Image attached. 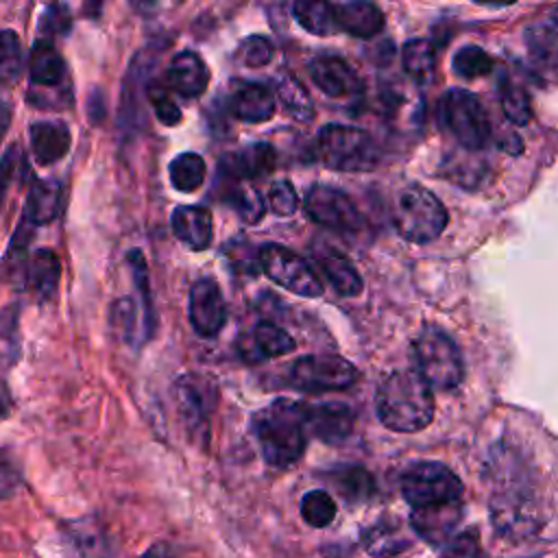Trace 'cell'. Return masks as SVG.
<instances>
[{
	"mask_svg": "<svg viewBox=\"0 0 558 558\" xmlns=\"http://www.w3.org/2000/svg\"><path fill=\"white\" fill-rule=\"evenodd\" d=\"M275 100L296 122H310L314 118V100L310 92L290 74H281L275 78Z\"/></svg>",
	"mask_w": 558,
	"mask_h": 558,
	"instance_id": "83f0119b",
	"label": "cell"
},
{
	"mask_svg": "<svg viewBox=\"0 0 558 558\" xmlns=\"http://www.w3.org/2000/svg\"><path fill=\"white\" fill-rule=\"evenodd\" d=\"M316 153L327 168L342 172H366L381 163L377 142L364 129L327 124L316 135Z\"/></svg>",
	"mask_w": 558,
	"mask_h": 558,
	"instance_id": "277c9868",
	"label": "cell"
},
{
	"mask_svg": "<svg viewBox=\"0 0 558 558\" xmlns=\"http://www.w3.org/2000/svg\"><path fill=\"white\" fill-rule=\"evenodd\" d=\"M451 68L462 78H480L493 70V59L482 46L469 44L458 48V52L451 59Z\"/></svg>",
	"mask_w": 558,
	"mask_h": 558,
	"instance_id": "f35d334b",
	"label": "cell"
},
{
	"mask_svg": "<svg viewBox=\"0 0 558 558\" xmlns=\"http://www.w3.org/2000/svg\"><path fill=\"white\" fill-rule=\"evenodd\" d=\"M238 57L248 68H262L272 59V44L264 35H251L240 44Z\"/></svg>",
	"mask_w": 558,
	"mask_h": 558,
	"instance_id": "ee69618b",
	"label": "cell"
},
{
	"mask_svg": "<svg viewBox=\"0 0 558 558\" xmlns=\"http://www.w3.org/2000/svg\"><path fill=\"white\" fill-rule=\"evenodd\" d=\"M140 558H174V554L168 543H155Z\"/></svg>",
	"mask_w": 558,
	"mask_h": 558,
	"instance_id": "f907efd6",
	"label": "cell"
},
{
	"mask_svg": "<svg viewBox=\"0 0 558 558\" xmlns=\"http://www.w3.org/2000/svg\"><path fill=\"white\" fill-rule=\"evenodd\" d=\"M434 392L414 368L390 371L377 386L375 412L384 427L399 434L425 429L434 418Z\"/></svg>",
	"mask_w": 558,
	"mask_h": 558,
	"instance_id": "6da1fadb",
	"label": "cell"
},
{
	"mask_svg": "<svg viewBox=\"0 0 558 558\" xmlns=\"http://www.w3.org/2000/svg\"><path fill=\"white\" fill-rule=\"evenodd\" d=\"M61 279V262L54 251L37 248L24 259V286L39 299L48 301L54 296Z\"/></svg>",
	"mask_w": 558,
	"mask_h": 558,
	"instance_id": "4316f807",
	"label": "cell"
},
{
	"mask_svg": "<svg viewBox=\"0 0 558 558\" xmlns=\"http://www.w3.org/2000/svg\"><path fill=\"white\" fill-rule=\"evenodd\" d=\"M462 504L460 501H447V504H432L412 508L410 525L416 532L418 538H423L429 545H442L453 536V530L462 521Z\"/></svg>",
	"mask_w": 558,
	"mask_h": 558,
	"instance_id": "e0dca14e",
	"label": "cell"
},
{
	"mask_svg": "<svg viewBox=\"0 0 558 558\" xmlns=\"http://www.w3.org/2000/svg\"><path fill=\"white\" fill-rule=\"evenodd\" d=\"M357 368L353 362L323 353V355H303L294 360L288 368V381L301 392H329L347 390L357 379Z\"/></svg>",
	"mask_w": 558,
	"mask_h": 558,
	"instance_id": "9c48e42d",
	"label": "cell"
},
{
	"mask_svg": "<svg viewBox=\"0 0 558 558\" xmlns=\"http://www.w3.org/2000/svg\"><path fill=\"white\" fill-rule=\"evenodd\" d=\"M399 488L403 499L412 508L460 501L462 482L460 477L442 462L421 460L412 462L399 477Z\"/></svg>",
	"mask_w": 558,
	"mask_h": 558,
	"instance_id": "52a82bcc",
	"label": "cell"
},
{
	"mask_svg": "<svg viewBox=\"0 0 558 558\" xmlns=\"http://www.w3.org/2000/svg\"><path fill=\"white\" fill-rule=\"evenodd\" d=\"M11 412V395L7 386L0 381V418H7Z\"/></svg>",
	"mask_w": 558,
	"mask_h": 558,
	"instance_id": "f5cc1de1",
	"label": "cell"
},
{
	"mask_svg": "<svg viewBox=\"0 0 558 558\" xmlns=\"http://www.w3.org/2000/svg\"><path fill=\"white\" fill-rule=\"evenodd\" d=\"M61 201H63V187L59 181H52V179L33 181L28 187L20 225L35 231V227L54 220L61 211Z\"/></svg>",
	"mask_w": 558,
	"mask_h": 558,
	"instance_id": "603a6c76",
	"label": "cell"
},
{
	"mask_svg": "<svg viewBox=\"0 0 558 558\" xmlns=\"http://www.w3.org/2000/svg\"><path fill=\"white\" fill-rule=\"evenodd\" d=\"M168 89L177 92L183 98H196L207 89L209 70L205 61L194 50H181L170 59L166 70Z\"/></svg>",
	"mask_w": 558,
	"mask_h": 558,
	"instance_id": "ffe728a7",
	"label": "cell"
},
{
	"mask_svg": "<svg viewBox=\"0 0 558 558\" xmlns=\"http://www.w3.org/2000/svg\"><path fill=\"white\" fill-rule=\"evenodd\" d=\"M318 266L331 288L342 296H357L364 290V281L355 266L336 251H325L318 255Z\"/></svg>",
	"mask_w": 558,
	"mask_h": 558,
	"instance_id": "f1b7e54d",
	"label": "cell"
},
{
	"mask_svg": "<svg viewBox=\"0 0 558 558\" xmlns=\"http://www.w3.org/2000/svg\"><path fill=\"white\" fill-rule=\"evenodd\" d=\"M251 429L268 466L290 469L301 460L307 445L303 403L283 397L272 399L253 414Z\"/></svg>",
	"mask_w": 558,
	"mask_h": 558,
	"instance_id": "7a4b0ae2",
	"label": "cell"
},
{
	"mask_svg": "<svg viewBox=\"0 0 558 558\" xmlns=\"http://www.w3.org/2000/svg\"><path fill=\"white\" fill-rule=\"evenodd\" d=\"M59 541L65 558H116L113 538L96 514L61 521Z\"/></svg>",
	"mask_w": 558,
	"mask_h": 558,
	"instance_id": "4fadbf2b",
	"label": "cell"
},
{
	"mask_svg": "<svg viewBox=\"0 0 558 558\" xmlns=\"http://www.w3.org/2000/svg\"><path fill=\"white\" fill-rule=\"evenodd\" d=\"M490 519L495 530L508 538H525L543 525L534 499L521 490L495 495L490 499Z\"/></svg>",
	"mask_w": 558,
	"mask_h": 558,
	"instance_id": "5bb4252c",
	"label": "cell"
},
{
	"mask_svg": "<svg viewBox=\"0 0 558 558\" xmlns=\"http://www.w3.org/2000/svg\"><path fill=\"white\" fill-rule=\"evenodd\" d=\"M296 347L294 338L279 327L277 323L262 320L253 327L251 333L242 336L238 342V351L244 360L248 362H259V360H270L290 353Z\"/></svg>",
	"mask_w": 558,
	"mask_h": 558,
	"instance_id": "d6986e66",
	"label": "cell"
},
{
	"mask_svg": "<svg viewBox=\"0 0 558 558\" xmlns=\"http://www.w3.org/2000/svg\"><path fill=\"white\" fill-rule=\"evenodd\" d=\"M277 166V150L266 142H253L231 155H225L220 168L235 179H255L270 174Z\"/></svg>",
	"mask_w": 558,
	"mask_h": 558,
	"instance_id": "484cf974",
	"label": "cell"
},
{
	"mask_svg": "<svg viewBox=\"0 0 558 558\" xmlns=\"http://www.w3.org/2000/svg\"><path fill=\"white\" fill-rule=\"evenodd\" d=\"M442 122L447 131L453 135V140L471 150H480L490 140V120L475 94L469 89L453 87L445 94L442 107H440Z\"/></svg>",
	"mask_w": 558,
	"mask_h": 558,
	"instance_id": "ba28073f",
	"label": "cell"
},
{
	"mask_svg": "<svg viewBox=\"0 0 558 558\" xmlns=\"http://www.w3.org/2000/svg\"><path fill=\"white\" fill-rule=\"evenodd\" d=\"M268 203H270V209L277 216H292L296 211V205H299V196H296L294 185L288 179L275 181L268 190Z\"/></svg>",
	"mask_w": 558,
	"mask_h": 558,
	"instance_id": "f6af8a7d",
	"label": "cell"
},
{
	"mask_svg": "<svg viewBox=\"0 0 558 558\" xmlns=\"http://www.w3.org/2000/svg\"><path fill=\"white\" fill-rule=\"evenodd\" d=\"M362 547L373 558H395L410 547V538L395 523L377 521L362 532Z\"/></svg>",
	"mask_w": 558,
	"mask_h": 558,
	"instance_id": "f546056e",
	"label": "cell"
},
{
	"mask_svg": "<svg viewBox=\"0 0 558 558\" xmlns=\"http://www.w3.org/2000/svg\"><path fill=\"white\" fill-rule=\"evenodd\" d=\"M31 153L41 166H52L63 159L70 150L72 135L65 122L61 120H37L28 129Z\"/></svg>",
	"mask_w": 558,
	"mask_h": 558,
	"instance_id": "44dd1931",
	"label": "cell"
},
{
	"mask_svg": "<svg viewBox=\"0 0 558 558\" xmlns=\"http://www.w3.org/2000/svg\"><path fill=\"white\" fill-rule=\"evenodd\" d=\"M146 98H148V102H150L155 116L161 120V124L174 126V124L181 122L183 113H181L179 105L174 102V98H172V94H170L168 87H163V85H159V83H157V85L153 83V85L146 87Z\"/></svg>",
	"mask_w": 558,
	"mask_h": 558,
	"instance_id": "b9f144b4",
	"label": "cell"
},
{
	"mask_svg": "<svg viewBox=\"0 0 558 558\" xmlns=\"http://www.w3.org/2000/svg\"><path fill=\"white\" fill-rule=\"evenodd\" d=\"M525 44L532 54V59L541 68H551L554 65V50H556V24L554 20L545 24H534L532 28L525 31Z\"/></svg>",
	"mask_w": 558,
	"mask_h": 558,
	"instance_id": "74e56055",
	"label": "cell"
},
{
	"mask_svg": "<svg viewBox=\"0 0 558 558\" xmlns=\"http://www.w3.org/2000/svg\"><path fill=\"white\" fill-rule=\"evenodd\" d=\"M20 482H22V477H20V471L13 464V460L9 456L0 453V501L9 499L17 490Z\"/></svg>",
	"mask_w": 558,
	"mask_h": 558,
	"instance_id": "681fc988",
	"label": "cell"
},
{
	"mask_svg": "<svg viewBox=\"0 0 558 558\" xmlns=\"http://www.w3.org/2000/svg\"><path fill=\"white\" fill-rule=\"evenodd\" d=\"M331 11H333L336 28H342L349 35L362 37V39L377 35L386 24V17H384L381 9L373 2H366V0H351V2L331 4Z\"/></svg>",
	"mask_w": 558,
	"mask_h": 558,
	"instance_id": "cb8c5ba5",
	"label": "cell"
},
{
	"mask_svg": "<svg viewBox=\"0 0 558 558\" xmlns=\"http://www.w3.org/2000/svg\"><path fill=\"white\" fill-rule=\"evenodd\" d=\"M231 113L248 124L266 122L275 116L277 111V100L275 94L268 85L264 83H242L233 94H231Z\"/></svg>",
	"mask_w": 558,
	"mask_h": 558,
	"instance_id": "d4e9b609",
	"label": "cell"
},
{
	"mask_svg": "<svg viewBox=\"0 0 558 558\" xmlns=\"http://www.w3.org/2000/svg\"><path fill=\"white\" fill-rule=\"evenodd\" d=\"M72 26V17L65 4H52L46 9L39 22V31L44 33V39H50L54 35H65Z\"/></svg>",
	"mask_w": 558,
	"mask_h": 558,
	"instance_id": "c3c4849f",
	"label": "cell"
},
{
	"mask_svg": "<svg viewBox=\"0 0 558 558\" xmlns=\"http://www.w3.org/2000/svg\"><path fill=\"white\" fill-rule=\"evenodd\" d=\"M416 373L434 390H453L464 377V364L458 344L438 327H425L412 340Z\"/></svg>",
	"mask_w": 558,
	"mask_h": 558,
	"instance_id": "5b68a950",
	"label": "cell"
},
{
	"mask_svg": "<svg viewBox=\"0 0 558 558\" xmlns=\"http://www.w3.org/2000/svg\"><path fill=\"white\" fill-rule=\"evenodd\" d=\"M401 61L416 83H427L436 70V46L429 39H408L401 48Z\"/></svg>",
	"mask_w": 558,
	"mask_h": 558,
	"instance_id": "1f68e13d",
	"label": "cell"
},
{
	"mask_svg": "<svg viewBox=\"0 0 558 558\" xmlns=\"http://www.w3.org/2000/svg\"><path fill=\"white\" fill-rule=\"evenodd\" d=\"M172 395L187 434L205 440L209 432V416L216 405V386L207 377L185 373L174 381Z\"/></svg>",
	"mask_w": 558,
	"mask_h": 558,
	"instance_id": "8fae6325",
	"label": "cell"
},
{
	"mask_svg": "<svg viewBox=\"0 0 558 558\" xmlns=\"http://www.w3.org/2000/svg\"><path fill=\"white\" fill-rule=\"evenodd\" d=\"M9 124H11V107L0 98V140L4 137Z\"/></svg>",
	"mask_w": 558,
	"mask_h": 558,
	"instance_id": "816d5d0a",
	"label": "cell"
},
{
	"mask_svg": "<svg viewBox=\"0 0 558 558\" xmlns=\"http://www.w3.org/2000/svg\"><path fill=\"white\" fill-rule=\"evenodd\" d=\"M499 105L508 122L525 126L532 120V105L527 92L510 76L499 78Z\"/></svg>",
	"mask_w": 558,
	"mask_h": 558,
	"instance_id": "836d02e7",
	"label": "cell"
},
{
	"mask_svg": "<svg viewBox=\"0 0 558 558\" xmlns=\"http://www.w3.org/2000/svg\"><path fill=\"white\" fill-rule=\"evenodd\" d=\"M172 233L192 251H205L214 240L211 211L201 205H181L170 216Z\"/></svg>",
	"mask_w": 558,
	"mask_h": 558,
	"instance_id": "7402d4cb",
	"label": "cell"
},
{
	"mask_svg": "<svg viewBox=\"0 0 558 558\" xmlns=\"http://www.w3.org/2000/svg\"><path fill=\"white\" fill-rule=\"evenodd\" d=\"M329 482L333 484V488L338 490V495L342 499H347L349 504H360L373 497L375 493V480L373 475L357 464H349V466H340L333 469L329 473Z\"/></svg>",
	"mask_w": 558,
	"mask_h": 558,
	"instance_id": "4dcf8cb0",
	"label": "cell"
},
{
	"mask_svg": "<svg viewBox=\"0 0 558 558\" xmlns=\"http://www.w3.org/2000/svg\"><path fill=\"white\" fill-rule=\"evenodd\" d=\"M303 207H305V214L316 225H323L336 231H360L364 227V218L357 205L344 192L325 183L310 185L303 198Z\"/></svg>",
	"mask_w": 558,
	"mask_h": 558,
	"instance_id": "7c38bea8",
	"label": "cell"
},
{
	"mask_svg": "<svg viewBox=\"0 0 558 558\" xmlns=\"http://www.w3.org/2000/svg\"><path fill=\"white\" fill-rule=\"evenodd\" d=\"M259 268L270 281L299 296L316 299L325 290L312 266L281 244H266L259 248Z\"/></svg>",
	"mask_w": 558,
	"mask_h": 558,
	"instance_id": "30bf717a",
	"label": "cell"
},
{
	"mask_svg": "<svg viewBox=\"0 0 558 558\" xmlns=\"http://www.w3.org/2000/svg\"><path fill=\"white\" fill-rule=\"evenodd\" d=\"M480 556H482L480 534L475 527L473 530L469 527V530L451 536L438 558H480Z\"/></svg>",
	"mask_w": 558,
	"mask_h": 558,
	"instance_id": "7bdbcfd3",
	"label": "cell"
},
{
	"mask_svg": "<svg viewBox=\"0 0 558 558\" xmlns=\"http://www.w3.org/2000/svg\"><path fill=\"white\" fill-rule=\"evenodd\" d=\"M28 102L39 109H65L72 102L68 72L61 52L50 39L39 37L28 54Z\"/></svg>",
	"mask_w": 558,
	"mask_h": 558,
	"instance_id": "8992f818",
	"label": "cell"
},
{
	"mask_svg": "<svg viewBox=\"0 0 558 558\" xmlns=\"http://www.w3.org/2000/svg\"><path fill=\"white\" fill-rule=\"evenodd\" d=\"M187 316L198 336L214 338L220 333L227 323V303L214 279L201 277L192 283L187 294Z\"/></svg>",
	"mask_w": 558,
	"mask_h": 558,
	"instance_id": "9a60e30c",
	"label": "cell"
},
{
	"mask_svg": "<svg viewBox=\"0 0 558 558\" xmlns=\"http://www.w3.org/2000/svg\"><path fill=\"white\" fill-rule=\"evenodd\" d=\"M24 172V157L20 146H11L2 159H0V209L4 205V196L11 187V183L15 181V177H20Z\"/></svg>",
	"mask_w": 558,
	"mask_h": 558,
	"instance_id": "7dc6e473",
	"label": "cell"
},
{
	"mask_svg": "<svg viewBox=\"0 0 558 558\" xmlns=\"http://www.w3.org/2000/svg\"><path fill=\"white\" fill-rule=\"evenodd\" d=\"M299 510L307 525L327 527L336 519L338 506H336V499L331 497V493H327L323 488H314L301 497Z\"/></svg>",
	"mask_w": 558,
	"mask_h": 558,
	"instance_id": "d590c367",
	"label": "cell"
},
{
	"mask_svg": "<svg viewBox=\"0 0 558 558\" xmlns=\"http://www.w3.org/2000/svg\"><path fill=\"white\" fill-rule=\"evenodd\" d=\"M24 74L22 41L15 31H0V85H13Z\"/></svg>",
	"mask_w": 558,
	"mask_h": 558,
	"instance_id": "8d00e7d4",
	"label": "cell"
},
{
	"mask_svg": "<svg viewBox=\"0 0 558 558\" xmlns=\"http://www.w3.org/2000/svg\"><path fill=\"white\" fill-rule=\"evenodd\" d=\"M168 172L174 190L187 194V192H196L205 183L207 166L198 153H181L170 161Z\"/></svg>",
	"mask_w": 558,
	"mask_h": 558,
	"instance_id": "d6a6232c",
	"label": "cell"
},
{
	"mask_svg": "<svg viewBox=\"0 0 558 558\" xmlns=\"http://www.w3.org/2000/svg\"><path fill=\"white\" fill-rule=\"evenodd\" d=\"M447 220L449 214L442 201L427 187L410 183L395 194L392 222L403 240L412 244H427L445 231Z\"/></svg>",
	"mask_w": 558,
	"mask_h": 558,
	"instance_id": "3957f363",
	"label": "cell"
},
{
	"mask_svg": "<svg viewBox=\"0 0 558 558\" xmlns=\"http://www.w3.org/2000/svg\"><path fill=\"white\" fill-rule=\"evenodd\" d=\"M111 323L124 340H131L137 329V305L131 299H118L111 307Z\"/></svg>",
	"mask_w": 558,
	"mask_h": 558,
	"instance_id": "bcb514c9",
	"label": "cell"
},
{
	"mask_svg": "<svg viewBox=\"0 0 558 558\" xmlns=\"http://www.w3.org/2000/svg\"><path fill=\"white\" fill-rule=\"evenodd\" d=\"M229 203H231V207L238 211V216H240L244 222H248V225H255V222H259V220L264 218V211H266L264 198H262V194H259L253 185H248V183L235 185V187L231 190Z\"/></svg>",
	"mask_w": 558,
	"mask_h": 558,
	"instance_id": "60d3db41",
	"label": "cell"
},
{
	"mask_svg": "<svg viewBox=\"0 0 558 558\" xmlns=\"http://www.w3.org/2000/svg\"><path fill=\"white\" fill-rule=\"evenodd\" d=\"M20 355L17 336V305H9L0 312V366H11Z\"/></svg>",
	"mask_w": 558,
	"mask_h": 558,
	"instance_id": "ab89813d",
	"label": "cell"
},
{
	"mask_svg": "<svg viewBox=\"0 0 558 558\" xmlns=\"http://www.w3.org/2000/svg\"><path fill=\"white\" fill-rule=\"evenodd\" d=\"M305 427L327 445L344 442L355 427V414L344 403H303Z\"/></svg>",
	"mask_w": 558,
	"mask_h": 558,
	"instance_id": "2e32d148",
	"label": "cell"
},
{
	"mask_svg": "<svg viewBox=\"0 0 558 558\" xmlns=\"http://www.w3.org/2000/svg\"><path fill=\"white\" fill-rule=\"evenodd\" d=\"M292 13L296 17V22L312 35L325 37L329 33L336 31V22H333V11L329 2L323 0H299L292 7Z\"/></svg>",
	"mask_w": 558,
	"mask_h": 558,
	"instance_id": "e575fe53",
	"label": "cell"
},
{
	"mask_svg": "<svg viewBox=\"0 0 558 558\" xmlns=\"http://www.w3.org/2000/svg\"><path fill=\"white\" fill-rule=\"evenodd\" d=\"M310 78L329 98H344L360 92L362 83L355 70L336 54H316L310 63Z\"/></svg>",
	"mask_w": 558,
	"mask_h": 558,
	"instance_id": "ac0fdd59",
	"label": "cell"
}]
</instances>
